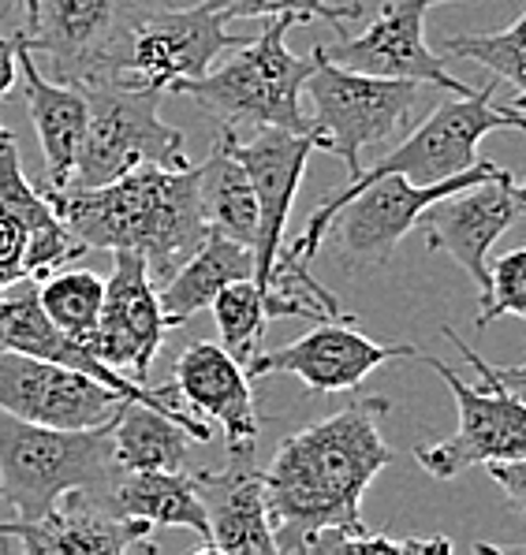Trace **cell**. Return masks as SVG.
I'll return each mask as SVG.
<instances>
[{"instance_id": "cell-1", "label": "cell", "mask_w": 526, "mask_h": 555, "mask_svg": "<svg viewBox=\"0 0 526 555\" xmlns=\"http://www.w3.org/2000/svg\"><path fill=\"white\" fill-rule=\"evenodd\" d=\"M388 406L385 396L355 399L280 443L261 469L277 552H344L367 533L362 496L393 466V448L381 437Z\"/></svg>"}, {"instance_id": "cell-2", "label": "cell", "mask_w": 526, "mask_h": 555, "mask_svg": "<svg viewBox=\"0 0 526 555\" xmlns=\"http://www.w3.org/2000/svg\"><path fill=\"white\" fill-rule=\"evenodd\" d=\"M67 235L82 250H134L150 264L154 284H165L209 235L198 202V168L139 165L101 186L46 191Z\"/></svg>"}, {"instance_id": "cell-3", "label": "cell", "mask_w": 526, "mask_h": 555, "mask_svg": "<svg viewBox=\"0 0 526 555\" xmlns=\"http://www.w3.org/2000/svg\"><path fill=\"white\" fill-rule=\"evenodd\" d=\"M113 417L90 429H53L0 410V500L20 518H41L75 489L105 500L120 474Z\"/></svg>"}, {"instance_id": "cell-4", "label": "cell", "mask_w": 526, "mask_h": 555, "mask_svg": "<svg viewBox=\"0 0 526 555\" xmlns=\"http://www.w3.org/2000/svg\"><path fill=\"white\" fill-rule=\"evenodd\" d=\"M295 23H299L295 15H273V23L235 49L228 64L180 82L172 93H187L202 113L232 131L240 127L310 131V119L303 113V87L313 72V53L295 56L287 49V30Z\"/></svg>"}, {"instance_id": "cell-5", "label": "cell", "mask_w": 526, "mask_h": 555, "mask_svg": "<svg viewBox=\"0 0 526 555\" xmlns=\"http://www.w3.org/2000/svg\"><path fill=\"white\" fill-rule=\"evenodd\" d=\"M87 93V134L67 186L113 183L139 165L187 168V139L180 127L161 119V93L105 79L82 87Z\"/></svg>"}, {"instance_id": "cell-6", "label": "cell", "mask_w": 526, "mask_h": 555, "mask_svg": "<svg viewBox=\"0 0 526 555\" xmlns=\"http://www.w3.org/2000/svg\"><path fill=\"white\" fill-rule=\"evenodd\" d=\"M445 339H452L460 347V354L474 370L486 377L482 388L466 384L460 373L448 362L429 354H419L440 380L448 384L460 410V429L448 440L429 443V448H414V459L437 481H452L456 474L471 466H489V463H512V459L526 455V399H519V391H512L508 384H500L493 373L482 365V354H474V347H466L456 328H440Z\"/></svg>"}, {"instance_id": "cell-7", "label": "cell", "mask_w": 526, "mask_h": 555, "mask_svg": "<svg viewBox=\"0 0 526 555\" xmlns=\"http://www.w3.org/2000/svg\"><path fill=\"white\" fill-rule=\"evenodd\" d=\"M303 90L313 101L310 131L318 134V150L341 157L355 179L362 172L359 153L407 127L422 82L347 72L313 46V72Z\"/></svg>"}, {"instance_id": "cell-8", "label": "cell", "mask_w": 526, "mask_h": 555, "mask_svg": "<svg viewBox=\"0 0 526 555\" xmlns=\"http://www.w3.org/2000/svg\"><path fill=\"white\" fill-rule=\"evenodd\" d=\"M251 38L224 30L206 0L191 8H134L120 60V79L131 87L172 93L180 82L198 79L224 49H240Z\"/></svg>"}, {"instance_id": "cell-9", "label": "cell", "mask_w": 526, "mask_h": 555, "mask_svg": "<svg viewBox=\"0 0 526 555\" xmlns=\"http://www.w3.org/2000/svg\"><path fill=\"white\" fill-rule=\"evenodd\" d=\"M134 0H41L30 30L15 27L20 46L53 60L56 82L93 87L120 79Z\"/></svg>"}, {"instance_id": "cell-10", "label": "cell", "mask_w": 526, "mask_h": 555, "mask_svg": "<svg viewBox=\"0 0 526 555\" xmlns=\"http://www.w3.org/2000/svg\"><path fill=\"white\" fill-rule=\"evenodd\" d=\"M0 347L8 351H20V354H34V358H46V362H56V365H67V370H79L87 377L108 384L116 388L120 396L127 399H139V403H150L157 410H165L168 417L183 425L191 433V440H214V429H209L206 417H198L191 406L180 399L176 384H165V388H146V384L131 380V377H120V370L105 365L98 354L90 351L82 339L67 336V332L56 328L49 321V313L41 310L38 302V284L34 280H20L12 295L0 292Z\"/></svg>"}, {"instance_id": "cell-11", "label": "cell", "mask_w": 526, "mask_h": 555, "mask_svg": "<svg viewBox=\"0 0 526 555\" xmlns=\"http://www.w3.org/2000/svg\"><path fill=\"white\" fill-rule=\"evenodd\" d=\"M79 254L82 246L67 235L53 202L23 172L12 131L0 127V292L49 276Z\"/></svg>"}, {"instance_id": "cell-12", "label": "cell", "mask_w": 526, "mask_h": 555, "mask_svg": "<svg viewBox=\"0 0 526 555\" xmlns=\"http://www.w3.org/2000/svg\"><path fill=\"white\" fill-rule=\"evenodd\" d=\"M235 160L247 168L258 198V235H254V284L266 292L277 258L284 250V228L292 217L295 194H299L303 172L310 153L318 150L313 131H284V127H258L254 139H240L232 127L217 134Z\"/></svg>"}, {"instance_id": "cell-13", "label": "cell", "mask_w": 526, "mask_h": 555, "mask_svg": "<svg viewBox=\"0 0 526 555\" xmlns=\"http://www.w3.org/2000/svg\"><path fill=\"white\" fill-rule=\"evenodd\" d=\"M526 212V179H515L512 168L500 176H489L482 183H471L456 194L437 198L429 209H422L419 232L426 235V246L434 254H448L466 276L486 292L489 284V250L497 238L523 220Z\"/></svg>"}, {"instance_id": "cell-14", "label": "cell", "mask_w": 526, "mask_h": 555, "mask_svg": "<svg viewBox=\"0 0 526 555\" xmlns=\"http://www.w3.org/2000/svg\"><path fill=\"white\" fill-rule=\"evenodd\" d=\"M127 396L79 370L0 347V410L53 429H90L120 410Z\"/></svg>"}, {"instance_id": "cell-15", "label": "cell", "mask_w": 526, "mask_h": 555, "mask_svg": "<svg viewBox=\"0 0 526 555\" xmlns=\"http://www.w3.org/2000/svg\"><path fill=\"white\" fill-rule=\"evenodd\" d=\"M429 0H385L381 12L359 38L341 34L336 46H321L333 64L362 75H385V79H411L422 87H440L448 93H474V87L456 79L445 67V56L426 46V12Z\"/></svg>"}, {"instance_id": "cell-16", "label": "cell", "mask_w": 526, "mask_h": 555, "mask_svg": "<svg viewBox=\"0 0 526 555\" xmlns=\"http://www.w3.org/2000/svg\"><path fill=\"white\" fill-rule=\"evenodd\" d=\"M165 313L157 302V284L150 264L134 250H113V276L105 280V302L87 347L113 370L146 384L157 351L165 347Z\"/></svg>"}, {"instance_id": "cell-17", "label": "cell", "mask_w": 526, "mask_h": 555, "mask_svg": "<svg viewBox=\"0 0 526 555\" xmlns=\"http://www.w3.org/2000/svg\"><path fill=\"white\" fill-rule=\"evenodd\" d=\"M351 321L355 318L321 321L318 328H310L295 344L277 347V351L261 347L251 358L247 377L261 380L273 377V373H287V377H299L310 391H351L385 362L422 354L411 344H377V339L362 336Z\"/></svg>"}, {"instance_id": "cell-18", "label": "cell", "mask_w": 526, "mask_h": 555, "mask_svg": "<svg viewBox=\"0 0 526 555\" xmlns=\"http://www.w3.org/2000/svg\"><path fill=\"white\" fill-rule=\"evenodd\" d=\"M150 522L120 518L93 492H64L41 518L0 522V544H15L27 555H120L150 544Z\"/></svg>"}, {"instance_id": "cell-19", "label": "cell", "mask_w": 526, "mask_h": 555, "mask_svg": "<svg viewBox=\"0 0 526 555\" xmlns=\"http://www.w3.org/2000/svg\"><path fill=\"white\" fill-rule=\"evenodd\" d=\"M172 384L180 399L198 417H214L224 429L228 459H254L258 443V406H254L251 377L220 344L198 339L176 358Z\"/></svg>"}, {"instance_id": "cell-20", "label": "cell", "mask_w": 526, "mask_h": 555, "mask_svg": "<svg viewBox=\"0 0 526 555\" xmlns=\"http://www.w3.org/2000/svg\"><path fill=\"white\" fill-rule=\"evenodd\" d=\"M209 522V544L202 552L220 555H277L269 526L266 485L254 459H232L224 469L194 474Z\"/></svg>"}, {"instance_id": "cell-21", "label": "cell", "mask_w": 526, "mask_h": 555, "mask_svg": "<svg viewBox=\"0 0 526 555\" xmlns=\"http://www.w3.org/2000/svg\"><path fill=\"white\" fill-rule=\"evenodd\" d=\"M15 67H20V82L27 90L34 131H38L41 153H46V179H41V186L56 191V186L72 183L75 157H79L82 134H87V93L72 87V82L46 79L38 72V64H34L30 49L20 46V38H15Z\"/></svg>"}, {"instance_id": "cell-22", "label": "cell", "mask_w": 526, "mask_h": 555, "mask_svg": "<svg viewBox=\"0 0 526 555\" xmlns=\"http://www.w3.org/2000/svg\"><path fill=\"white\" fill-rule=\"evenodd\" d=\"M120 518H139L154 529H191L209 544V522L194 474L187 469H120L105 496Z\"/></svg>"}, {"instance_id": "cell-23", "label": "cell", "mask_w": 526, "mask_h": 555, "mask_svg": "<svg viewBox=\"0 0 526 555\" xmlns=\"http://www.w3.org/2000/svg\"><path fill=\"white\" fill-rule=\"evenodd\" d=\"M235 280H254V250L235 238L209 232L198 250L161 284L157 302L165 324L180 328L191 318H198L202 310H209L220 287L235 284Z\"/></svg>"}, {"instance_id": "cell-24", "label": "cell", "mask_w": 526, "mask_h": 555, "mask_svg": "<svg viewBox=\"0 0 526 555\" xmlns=\"http://www.w3.org/2000/svg\"><path fill=\"white\" fill-rule=\"evenodd\" d=\"M198 202L202 217H206L209 232L235 238V243L251 246L258 235V198H254V183L247 168L228 153L224 142H214L206 165H198Z\"/></svg>"}, {"instance_id": "cell-25", "label": "cell", "mask_w": 526, "mask_h": 555, "mask_svg": "<svg viewBox=\"0 0 526 555\" xmlns=\"http://www.w3.org/2000/svg\"><path fill=\"white\" fill-rule=\"evenodd\" d=\"M191 433L165 410L124 399L113 417V455L120 469H187Z\"/></svg>"}, {"instance_id": "cell-26", "label": "cell", "mask_w": 526, "mask_h": 555, "mask_svg": "<svg viewBox=\"0 0 526 555\" xmlns=\"http://www.w3.org/2000/svg\"><path fill=\"white\" fill-rule=\"evenodd\" d=\"M440 56L474 60L497 79L512 82L519 90V98H512V108L526 113V12L508 30L497 34H448L440 41Z\"/></svg>"}, {"instance_id": "cell-27", "label": "cell", "mask_w": 526, "mask_h": 555, "mask_svg": "<svg viewBox=\"0 0 526 555\" xmlns=\"http://www.w3.org/2000/svg\"><path fill=\"white\" fill-rule=\"evenodd\" d=\"M38 302L49 321L67 336L87 344L105 302V280L90 269H53L46 284H38Z\"/></svg>"}, {"instance_id": "cell-28", "label": "cell", "mask_w": 526, "mask_h": 555, "mask_svg": "<svg viewBox=\"0 0 526 555\" xmlns=\"http://www.w3.org/2000/svg\"><path fill=\"white\" fill-rule=\"evenodd\" d=\"M220 332V347L235 358V362L247 370L251 358L261 351V339L269 328V313H266V292H261L254 280H235V284L220 287L217 298L209 302Z\"/></svg>"}, {"instance_id": "cell-29", "label": "cell", "mask_w": 526, "mask_h": 555, "mask_svg": "<svg viewBox=\"0 0 526 555\" xmlns=\"http://www.w3.org/2000/svg\"><path fill=\"white\" fill-rule=\"evenodd\" d=\"M497 318L526 321V246L500 254L489 264V284L478 306V328H489Z\"/></svg>"}, {"instance_id": "cell-30", "label": "cell", "mask_w": 526, "mask_h": 555, "mask_svg": "<svg viewBox=\"0 0 526 555\" xmlns=\"http://www.w3.org/2000/svg\"><path fill=\"white\" fill-rule=\"evenodd\" d=\"M217 15L228 20H273V15H295L299 23L310 20H325L329 27H336L344 34V23L362 15L359 4L341 8V4H329V0H206Z\"/></svg>"}, {"instance_id": "cell-31", "label": "cell", "mask_w": 526, "mask_h": 555, "mask_svg": "<svg viewBox=\"0 0 526 555\" xmlns=\"http://www.w3.org/2000/svg\"><path fill=\"white\" fill-rule=\"evenodd\" d=\"M486 469L493 474V481L500 485L508 507H515V511H523V515H526V455L512 459V463H489Z\"/></svg>"}, {"instance_id": "cell-32", "label": "cell", "mask_w": 526, "mask_h": 555, "mask_svg": "<svg viewBox=\"0 0 526 555\" xmlns=\"http://www.w3.org/2000/svg\"><path fill=\"white\" fill-rule=\"evenodd\" d=\"M20 82V67H15V38H0V101L12 93V87Z\"/></svg>"}, {"instance_id": "cell-33", "label": "cell", "mask_w": 526, "mask_h": 555, "mask_svg": "<svg viewBox=\"0 0 526 555\" xmlns=\"http://www.w3.org/2000/svg\"><path fill=\"white\" fill-rule=\"evenodd\" d=\"M482 365H486V370L493 373L500 384H508L512 391H523L526 388V362L523 365H489L486 358H482Z\"/></svg>"}, {"instance_id": "cell-34", "label": "cell", "mask_w": 526, "mask_h": 555, "mask_svg": "<svg viewBox=\"0 0 526 555\" xmlns=\"http://www.w3.org/2000/svg\"><path fill=\"white\" fill-rule=\"evenodd\" d=\"M38 4H41V0H23V20H27V23H23V30L34 27V20H38Z\"/></svg>"}, {"instance_id": "cell-35", "label": "cell", "mask_w": 526, "mask_h": 555, "mask_svg": "<svg viewBox=\"0 0 526 555\" xmlns=\"http://www.w3.org/2000/svg\"><path fill=\"white\" fill-rule=\"evenodd\" d=\"M429 4H452V0H429Z\"/></svg>"}, {"instance_id": "cell-36", "label": "cell", "mask_w": 526, "mask_h": 555, "mask_svg": "<svg viewBox=\"0 0 526 555\" xmlns=\"http://www.w3.org/2000/svg\"><path fill=\"white\" fill-rule=\"evenodd\" d=\"M523 391H526V388H523Z\"/></svg>"}]
</instances>
